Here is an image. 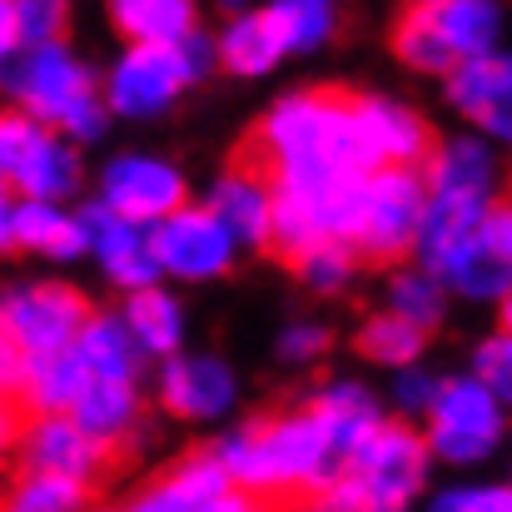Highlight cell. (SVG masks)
Masks as SVG:
<instances>
[{
	"label": "cell",
	"mask_w": 512,
	"mask_h": 512,
	"mask_svg": "<svg viewBox=\"0 0 512 512\" xmlns=\"http://www.w3.org/2000/svg\"><path fill=\"white\" fill-rule=\"evenodd\" d=\"M10 463L25 473H60L95 493H110L125 478V468L135 463V448L85 433L70 413H30L15 433Z\"/></svg>",
	"instance_id": "obj_1"
},
{
	"label": "cell",
	"mask_w": 512,
	"mask_h": 512,
	"mask_svg": "<svg viewBox=\"0 0 512 512\" xmlns=\"http://www.w3.org/2000/svg\"><path fill=\"white\" fill-rule=\"evenodd\" d=\"M423 199L428 184L413 165H378L368 170V194H363V214L353 224V259L363 269H388L398 259L413 254L418 239V219H423Z\"/></svg>",
	"instance_id": "obj_2"
},
{
	"label": "cell",
	"mask_w": 512,
	"mask_h": 512,
	"mask_svg": "<svg viewBox=\"0 0 512 512\" xmlns=\"http://www.w3.org/2000/svg\"><path fill=\"white\" fill-rule=\"evenodd\" d=\"M0 75H5V90L15 95V105L25 115H35L40 125H50V130H60L80 105L95 100V75L60 40H50V45H20L0 65Z\"/></svg>",
	"instance_id": "obj_3"
},
{
	"label": "cell",
	"mask_w": 512,
	"mask_h": 512,
	"mask_svg": "<svg viewBox=\"0 0 512 512\" xmlns=\"http://www.w3.org/2000/svg\"><path fill=\"white\" fill-rule=\"evenodd\" d=\"M423 468H428V443L408 423H383V418L343 458V473L358 483L363 508H403L423 488Z\"/></svg>",
	"instance_id": "obj_4"
},
{
	"label": "cell",
	"mask_w": 512,
	"mask_h": 512,
	"mask_svg": "<svg viewBox=\"0 0 512 512\" xmlns=\"http://www.w3.org/2000/svg\"><path fill=\"white\" fill-rule=\"evenodd\" d=\"M428 413H433V428L423 443H428V453H438L448 463H473V458L493 453V443L503 438V408L478 378H453V383L433 388Z\"/></svg>",
	"instance_id": "obj_5"
},
{
	"label": "cell",
	"mask_w": 512,
	"mask_h": 512,
	"mask_svg": "<svg viewBox=\"0 0 512 512\" xmlns=\"http://www.w3.org/2000/svg\"><path fill=\"white\" fill-rule=\"evenodd\" d=\"M150 254L160 259V269H170L179 279H214L234 259V234L224 229V219L214 209L179 204L165 219H155Z\"/></svg>",
	"instance_id": "obj_6"
},
{
	"label": "cell",
	"mask_w": 512,
	"mask_h": 512,
	"mask_svg": "<svg viewBox=\"0 0 512 512\" xmlns=\"http://www.w3.org/2000/svg\"><path fill=\"white\" fill-rule=\"evenodd\" d=\"M90 314H95V304L70 284H30V289H10L0 299V319L25 353L75 343Z\"/></svg>",
	"instance_id": "obj_7"
},
{
	"label": "cell",
	"mask_w": 512,
	"mask_h": 512,
	"mask_svg": "<svg viewBox=\"0 0 512 512\" xmlns=\"http://www.w3.org/2000/svg\"><path fill=\"white\" fill-rule=\"evenodd\" d=\"M135 508H209V512H239L249 508L244 488L229 478V468L214 458V448H189L170 473H160L140 498Z\"/></svg>",
	"instance_id": "obj_8"
},
{
	"label": "cell",
	"mask_w": 512,
	"mask_h": 512,
	"mask_svg": "<svg viewBox=\"0 0 512 512\" xmlns=\"http://www.w3.org/2000/svg\"><path fill=\"white\" fill-rule=\"evenodd\" d=\"M453 105L488 135L512 140V55H468L448 70Z\"/></svg>",
	"instance_id": "obj_9"
},
{
	"label": "cell",
	"mask_w": 512,
	"mask_h": 512,
	"mask_svg": "<svg viewBox=\"0 0 512 512\" xmlns=\"http://www.w3.org/2000/svg\"><path fill=\"white\" fill-rule=\"evenodd\" d=\"M105 204L130 224H155L170 209L189 204V189H184L179 170L160 165V160L130 155V160H115L110 174H105Z\"/></svg>",
	"instance_id": "obj_10"
},
{
	"label": "cell",
	"mask_w": 512,
	"mask_h": 512,
	"mask_svg": "<svg viewBox=\"0 0 512 512\" xmlns=\"http://www.w3.org/2000/svg\"><path fill=\"white\" fill-rule=\"evenodd\" d=\"M179 85H189V80L179 70L174 45H135L120 60V70L110 75V110H120V115H160L179 95Z\"/></svg>",
	"instance_id": "obj_11"
},
{
	"label": "cell",
	"mask_w": 512,
	"mask_h": 512,
	"mask_svg": "<svg viewBox=\"0 0 512 512\" xmlns=\"http://www.w3.org/2000/svg\"><path fill=\"white\" fill-rule=\"evenodd\" d=\"M5 229H10V254H50V259H75L90 249V229L85 219L75 214H60L55 199H10V214H5Z\"/></svg>",
	"instance_id": "obj_12"
},
{
	"label": "cell",
	"mask_w": 512,
	"mask_h": 512,
	"mask_svg": "<svg viewBox=\"0 0 512 512\" xmlns=\"http://www.w3.org/2000/svg\"><path fill=\"white\" fill-rule=\"evenodd\" d=\"M85 383H90V363L80 358V348H75V343L25 353V373H20V408H25V413H70V403L80 398V388H85Z\"/></svg>",
	"instance_id": "obj_13"
},
{
	"label": "cell",
	"mask_w": 512,
	"mask_h": 512,
	"mask_svg": "<svg viewBox=\"0 0 512 512\" xmlns=\"http://www.w3.org/2000/svg\"><path fill=\"white\" fill-rule=\"evenodd\" d=\"M85 229H90V244L100 249V259H105V269L120 289L155 284L160 259L150 254V239L140 234V224H130L110 204H100V209H85Z\"/></svg>",
	"instance_id": "obj_14"
},
{
	"label": "cell",
	"mask_w": 512,
	"mask_h": 512,
	"mask_svg": "<svg viewBox=\"0 0 512 512\" xmlns=\"http://www.w3.org/2000/svg\"><path fill=\"white\" fill-rule=\"evenodd\" d=\"M160 403L174 418H214L234 403V378L219 358H170L160 378Z\"/></svg>",
	"instance_id": "obj_15"
},
{
	"label": "cell",
	"mask_w": 512,
	"mask_h": 512,
	"mask_svg": "<svg viewBox=\"0 0 512 512\" xmlns=\"http://www.w3.org/2000/svg\"><path fill=\"white\" fill-rule=\"evenodd\" d=\"M70 418L105 438V443H130L135 448V428H140V393L135 378H110V373H90V383L80 388V398L70 403Z\"/></svg>",
	"instance_id": "obj_16"
},
{
	"label": "cell",
	"mask_w": 512,
	"mask_h": 512,
	"mask_svg": "<svg viewBox=\"0 0 512 512\" xmlns=\"http://www.w3.org/2000/svg\"><path fill=\"white\" fill-rule=\"evenodd\" d=\"M363 125H368L373 150H378V165H413L418 170L438 150L428 120L413 115V110H403V105H393V100L363 95Z\"/></svg>",
	"instance_id": "obj_17"
},
{
	"label": "cell",
	"mask_w": 512,
	"mask_h": 512,
	"mask_svg": "<svg viewBox=\"0 0 512 512\" xmlns=\"http://www.w3.org/2000/svg\"><path fill=\"white\" fill-rule=\"evenodd\" d=\"M214 50H219V65H224V70H234V75H264V70L279 65V55L289 50L279 10L269 5V10L239 15Z\"/></svg>",
	"instance_id": "obj_18"
},
{
	"label": "cell",
	"mask_w": 512,
	"mask_h": 512,
	"mask_svg": "<svg viewBox=\"0 0 512 512\" xmlns=\"http://www.w3.org/2000/svg\"><path fill=\"white\" fill-rule=\"evenodd\" d=\"M393 55L423 75H448L458 65L453 45L443 40V25H438V10L423 5V0H408L403 20L393 25Z\"/></svg>",
	"instance_id": "obj_19"
},
{
	"label": "cell",
	"mask_w": 512,
	"mask_h": 512,
	"mask_svg": "<svg viewBox=\"0 0 512 512\" xmlns=\"http://www.w3.org/2000/svg\"><path fill=\"white\" fill-rule=\"evenodd\" d=\"M110 20L135 45H174L194 30V0H110Z\"/></svg>",
	"instance_id": "obj_20"
},
{
	"label": "cell",
	"mask_w": 512,
	"mask_h": 512,
	"mask_svg": "<svg viewBox=\"0 0 512 512\" xmlns=\"http://www.w3.org/2000/svg\"><path fill=\"white\" fill-rule=\"evenodd\" d=\"M319 423H324V433H329V448L339 453V463L358 448V438L378 423V413H373V398L363 393V388H353V383H339V388H324V393H314L309 403H304Z\"/></svg>",
	"instance_id": "obj_21"
},
{
	"label": "cell",
	"mask_w": 512,
	"mask_h": 512,
	"mask_svg": "<svg viewBox=\"0 0 512 512\" xmlns=\"http://www.w3.org/2000/svg\"><path fill=\"white\" fill-rule=\"evenodd\" d=\"M75 184H80L75 150L65 140H55V130L20 160V170L10 174V189L25 194V199H65V194H75Z\"/></svg>",
	"instance_id": "obj_22"
},
{
	"label": "cell",
	"mask_w": 512,
	"mask_h": 512,
	"mask_svg": "<svg viewBox=\"0 0 512 512\" xmlns=\"http://www.w3.org/2000/svg\"><path fill=\"white\" fill-rule=\"evenodd\" d=\"M209 209L224 219V229H229L234 239L264 244V234H269V184H259V179H249V174L229 170L224 179H219Z\"/></svg>",
	"instance_id": "obj_23"
},
{
	"label": "cell",
	"mask_w": 512,
	"mask_h": 512,
	"mask_svg": "<svg viewBox=\"0 0 512 512\" xmlns=\"http://www.w3.org/2000/svg\"><path fill=\"white\" fill-rule=\"evenodd\" d=\"M80 358L90 363V373H110V378H135L140 368V343L130 334V324L110 319V314H90L85 329L75 334Z\"/></svg>",
	"instance_id": "obj_24"
},
{
	"label": "cell",
	"mask_w": 512,
	"mask_h": 512,
	"mask_svg": "<svg viewBox=\"0 0 512 512\" xmlns=\"http://www.w3.org/2000/svg\"><path fill=\"white\" fill-rule=\"evenodd\" d=\"M438 10V25H443V40L453 45L458 60L468 55H488L493 40H498V5L493 0H433Z\"/></svg>",
	"instance_id": "obj_25"
},
{
	"label": "cell",
	"mask_w": 512,
	"mask_h": 512,
	"mask_svg": "<svg viewBox=\"0 0 512 512\" xmlns=\"http://www.w3.org/2000/svg\"><path fill=\"white\" fill-rule=\"evenodd\" d=\"M90 503H100L95 488H85L75 478H60V473H25V468H15L10 493H5V508L15 512H65L90 508Z\"/></svg>",
	"instance_id": "obj_26"
},
{
	"label": "cell",
	"mask_w": 512,
	"mask_h": 512,
	"mask_svg": "<svg viewBox=\"0 0 512 512\" xmlns=\"http://www.w3.org/2000/svg\"><path fill=\"white\" fill-rule=\"evenodd\" d=\"M125 324H130L135 343L150 348V353H174L179 348V304H174L165 289H155V284L130 289Z\"/></svg>",
	"instance_id": "obj_27"
},
{
	"label": "cell",
	"mask_w": 512,
	"mask_h": 512,
	"mask_svg": "<svg viewBox=\"0 0 512 512\" xmlns=\"http://www.w3.org/2000/svg\"><path fill=\"white\" fill-rule=\"evenodd\" d=\"M418 174H423L428 189H483V194H488L493 160H488V150H483L478 140H453V145L433 150V155L418 165Z\"/></svg>",
	"instance_id": "obj_28"
},
{
	"label": "cell",
	"mask_w": 512,
	"mask_h": 512,
	"mask_svg": "<svg viewBox=\"0 0 512 512\" xmlns=\"http://www.w3.org/2000/svg\"><path fill=\"white\" fill-rule=\"evenodd\" d=\"M423 343H428V329H418L413 319H403L398 309H388V314H373V319L358 329L353 348H358L363 358H373V363L403 368V363H413V358L423 353Z\"/></svg>",
	"instance_id": "obj_29"
},
{
	"label": "cell",
	"mask_w": 512,
	"mask_h": 512,
	"mask_svg": "<svg viewBox=\"0 0 512 512\" xmlns=\"http://www.w3.org/2000/svg\"><path fill=\"white\" fill-rule=\"evenodd\" d=\"M284 269H289L294 279L314 284V289H339V284H348V274L358 269V259H353V249H348L343 239H314V244H304Z\"/></svg>",
	"instance_id": "obj_30"
},
{
	"label": "cell",
	"mask_w": 512,
	"mask_h": 512,
	"mask_svg": "<svg viewBox=\"0 0 512 512\" xmlns=\"http://www.w3.org/2000/svg\"><path fill=\"white\" fill-rule=\"evenodd\" d=\"M279 20H284V40L289 50H314L334 35V0H274Z\"/></svg>",
	"instance_id": "obj_31"
},
{
	"label": "cell",
	"mask_w": 512,
	"mask_h": 512,
	"mask_svg": "<svg viewBox=\"0 0 512 512\" xmlns=\"http://www.w3.org/2000/svg\"><path fill=\"white\" fill-rule=\"evenodd\" d=\"M393 309L403 314V319H413L418 329H438V319H443V294H438V279L423 269V274H398L393 279Z\"/></svg>",
	"instance_id": "obj_32"
},
{
	"label": "cell",
	"mask_w": 512,
	"mask_h": 512,
	"mask_svg": "<svg viewBox=\"0 0 512 512\" xmlns=\"http://www.w3.org/2000/svg\"><path fill=\"white\" fill-rule=\"evenodd\" d=\"M10 5H15L20 45L65 40V30H70V0H10Z\"/></svg>",
	"instance_id": "obj_33"
},
{
	"label": "cell",
	"mask_w": 512,
	"mask_h": 512,
	"mask_svg": "<svg viewBox=\"0 0 512 512\" xmlns=\"http://www.w3.org/2000/svg\"><path fill=\"white\" fill-rule=\"evenodd\" d=\"M45 135H50V125H40V120H35V115H25L20 105L0 110V174L10 179V174L20 170V160H25Z\"/></svg>",
	"instance_id": "obj_34"
},
{
	"label": "cell",
	"mask_w": 512,
	"mask_h": 512,
	"mask_svg": "<svg viewBox=\"0 0 512 512\" xmlns=\"http://www.w3.org/2000/svg\"><path fill=\"white\" fill-rule=\"evenodd\" d=\"M478 383L498 403H512V334H498L478 348Z\"/></svg>",
	"instance_id": "obj_35"
},
{
	"label": "cell",
	"mask_w": 512,
	"mask_h": 512,
	"mask_svg": "<svg viewBox=\"0 0 512 512\" xmlns=\"http://www.w3.org/2000/svg\"><path fill=\"white\" fill-rule=\"evenodd\" d=\"M478 239H483L498 259H508V264H512V194H503V199H488V204H483Z\"/></svg>",
	"instance_id": "obj_36"
},
{
	"label": "cell",
	"mask_w": 512,
	"mask_h": 512,
	"mask_svg": "<svg viewBox=\"0 0 512 512\" xmlns=\"http://www.w3.org/2000/svg\"><path fill=\"white\" fill-rule=\"evenodd\" d=\"M438 508H448V512H512V488H468V493H448V498H438Z\"/></svg>",
	"instance_id": "obj_37"
},
{
	"label": "cell",
	"mask_w": 512,
	"mask_h": 512,
	"mask_svg": "<svg viewBox=\"0 0 512 512\" xmlns=\"http://www.w3.org/2000/svg\"><path fill=\"white\" fill-rule=\"evenodd\" d=\"M20 373H25V348L15 343V334L0 319V398H15L20 403Z\"/></svg>",
	"instance_id": "obj_38"
},
{
	"label": "cell",
	"mask_w": 512,
	"mask_h": 512,
	"mask_svg": "<svg viewBox=\"0 0 512 512\" xmlns=\"http://www.w3.org/2000/svg\"><path fill=\"white\" fill-rule=\"evenodd\" d=\"M329 329H294V334H284L279 343V353L284 358H294V363H309V358H324L329 353Z\"/></svg>",
	"instance_id": "obj_39"
},
{
	"label": "cell",
	"mask_w": 512,
	"mask_h": 512,
	"mask_svg": "<svg viewBox=\"0 0 512 512\" xmlns=\"http://www.w3.org/2000/svg\"><path fill=\"white\" fill-rule=\"evenodd\" d=\"M25 418H30V413H25L15 398H0V468L10 463V448H15V433H20Z\"/></svg>",
	"instance_id": "obj_40"
},
{
	"label": "cell",
	"mask_w": 512,
	"mask_h": 512,
	"mask_svg": "<svg viewBox=\"0 0 512 512\" xmlns=\"http://www.w3.org/2000/svg\"><path fill=\"white\" fill-rule=\"evenodd\" d=\"M398 398H403V408H428V398H433V383H428V378H418V373H403V383H398Z\"/></svg>",
	"instance_id": "obj_41"
},
{
	"label": "cell",
	"mask_w": 512,
	"mask_h": 512,
	"mask_svg": "<svg viewBox=\"0 0 512 512\" xmlns=\"http://www.w3.org/2000/svg\"><path fill=\"white\" fill-rule=\"evenodd\" d=\"M20 50V30H15V5L0 0V65Z\"/></svg>",
	"instance_id": "obj_42"
},
{
	"label": "cell",
	"mask_w": 512,
	"mask_h": 512,
	"mask_svg": "<svg viewBox=\"0 0 512 512\" xmlns=\"http://www.w3.org/2000/svg\"><path fill=\"white\" fill-rule=\"evenodd\" d=\"M10 199H15V189H10V179L0 174V254H10V229H5V214H10Z\"/></svg>",
	"instance_id": "obj_43"
},
{
	"label": "cell",
	"mask_w": 512,
	"mask_h": 512,
	"mask_svg": "<svg viewBox=\"0 0 512 512\" xmlns=\"http://www.w3.org/2000/svg\"><path fill=\"white\" fill-rule=\"evenodd\" d=\"M498 324H503V334H512V289H508V299H503V314H498Z\"/></svg>",
	"instance_id": "obj_44"
},
{
	"label": "cell",
	"mask_w": 512,
	"mask_h": 512,
	"mask_svg": "<svg viewBox=\"0 0 512 512\" xmlns=\"http://www.w3.org/2000/svg\"><path fill=\"white\" fill-rule=\"evenodd\" d=\"M423 5H433V0H423Z\"/></svg>",
	"instance_id": "obj_45"
}]
</instances>
